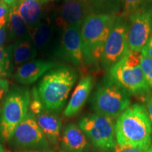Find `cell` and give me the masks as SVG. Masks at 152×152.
I'll list each match as a JSON object with an SVG mask.
<instances>
[{
	"instance_id": "obj_1",
	"label": "cell",
	"mask_w": 152,
	"mask_h": 152,
	"mask_svg": "<svg viewBox=\"0 0 152 152\" xmlns=\"http://www.w3.org/2000/svg\"><path fill=\"white\" fill-rule=\"evenodd\" d=\"M116 144L135 147H150L152 143V124L141 104L130 105L115 123Z\"/></svg>"
},
{
	"instance_id": "obj_2",
	"label": "cell",
	"mask_w": 152,
	"mask_h": 152,
	"mask_svg": "<svg viewBox=\"0 0 152 152\" xmlns=\"http://www.w3.org/2000/svg\"><path fill=\"white\" fill-rule=\"evenodd\" d=\"M77 79V72L68 66H58L45 74L37 90L44 109L54 113L59 112Z\"/></svg>"
},
{
	"instance_id": "obj_3",
	"label": "cell",
	"mask_w": 152,
	"mask_h": 152,
	"mask_svg": "<svg viewBox=\"0 0 152 152\" xmlns=\"http://www.w3.org/2000/svg\"><path fill=\"white\" fill-rule=\"evenodd\" d=\"M118 15L92 14L80 27L85 66L100 65L104 45Z\"/></svg>"
},
{
	"instance_id": "obj_4",
	"label": "cell",
	"mask_w": 152,
	"mask_h": 152,
	"mask_svg": "<svg viewBox=\"0 0 152 152\" xmlns=\"http://www.w3.org/2000/svg\"><path fill=\"white\" fill-rule=\"evenodd\" d=\"M141 52L129 50L108 71L107 77L130 95L146 96L151 93L141 67Z\"/></svg>"
},
{
	"instance_id": "obj_5",
	"label": "cell",
	"mask_w": 152,
	"mask_h": 152,
	"mask_svg": "<svg viewBox=\"0 0 152 152\" xmlns=\"http://www.w3.org/2000/svg\"><path fill=\"white\" fill-rule=\"evenodd\" d=\"M30 94L28 89L14 87L9 91L0 110V137L10 140L17 126L28 113Z\"/></svg>"
},
{
	"instance_id": "obj_6",
	"label": "cell",
	"mask_w": 152,
	"mask_h": 152,
	"mask_svg": "<svg viewBox=\"0 0 152 152\" xmlns=\"http://www.w3.org/2000/svg\"><path fill=\"white\" fill-rule=\"evenodd\" d=\"M131 95L106 76L99 85L92 97V109L95 113L112 118H118L130 105Z\"/></svg>"
},
{
	"instance_id": "obj_7",
	"label": "cell",
	"mask_w": 152,
	"mask_h": 152,
	"mask_svg": "<svg viewBox=\"0 0 152 152\" xmlns=\"http://www.w3.org/2000/svg\"><path fill=\"white\" fill-rule=\"evenodd\" d=\"M78 126L99 151L109 152L115 149L116 141L113 118L94 113L83 117Z\"/></svg>"
},
{
	"instance_id": "obj_8",
	"label": "cell",
	"mask_w": 152,
	"mask_h": 152,
	"mask_svg": "<svg viewBox=\"0 0 152 152\" xmlns=\"http://www.w3.org/2000/svg\"><path fill=\"white\" fill-rule=\"evenodd\" d=\"M128 27V20L125 17L118 16L104 45L100 62L104 69L109 71L130 50Z\"/></svg>"
},
{
	"instance_id": "obj_9",
	"label": "cell",
	"mask_w": 152,
	"mask_h": 152,
	"mask_svg": "<svg viewBox=\"0 0 152 152\" xmlns=\"http://www.w3.org/2000/svg\"><path fill=\"white\" fill-rule=\"evenodd\" d=\"M127 17L129 49L141 52L152 37V4L142 7Z\"/></svg>"
},
{
	"instance_id": "obj_10",
	"label": "cell",
	"mask_w": 152,
	"mask_h": 152,
	"mask_svg": "<svg viewBox=\"0 0 152 152\" xmlns=\"http://www.w3.org/2000/svg\"><path fill=\"white\" fill-rule=\"evenodd\" d=\"M11 140L23 149H45L49 147L48 140L31 112H28L23 121L17 126Z\"/></svg>"
},
{
	"instance_id": "obj_11",
	"label": "cell",
	"mask_w": 152,
	"mask_h": 152,
	"mask_svg": "<svg viewBox=\"0 0 152 152\" xmlns=\"http://www.w3.org/2000/svg\"><path fill=\"white\" fill-rule=\"evenodd\" d=\"M56 55L76 67L85 66L80 28L70 27L63 30Z\"/></svg>"
},
{
	"instance_id": "obj_12",
	"label": "cell",
	"mask_w": 152,
	"mask_h": 152,
	"mask_svg": "<svg viewBox=\"0 0 152 152\" xmlns=\"http://www.w3.org/2000/svg\"><path fill=\"white\" fill-rule=\"evenodd\" d=\"M92 14L85 0H65L55 20L57 27L63 30L80 28L85 19Z\"/></svg>"
},
{
	"instance_id": "obj_13",
	"label": "cell",
	"mask_w": 152,
	"mask_h": 152,
	"mask_svg": "<svg viewBox=\"0 0 152 152\" xmlns=\"http://www.w3.org/2000/svg\"><path fill=\"white\" fill-rule=\"evenodd\" d=\"M57 66L56 63L50 61L33 60L17 67L14 77L23 85H30Z\"/></svg>"
},
{
	"instance_id": "obj_14",
	"label": "cell",
	"mask_w": 152,
	"mask_h": 152,
	"mask_svg": "<svg viewBox=\"0 0 152 152\" xmlns=\"http://www.w3.org/2000/svg\"><path fill=\"white\" fill-rule=\"evenodd\" d=\"M93 85L94 80L90 75L83 76L80 80L64 111L65 116L73 117L81 111L90 96Z\"/></svg>"
},
{
	"instance_id": "obj_15",
	"label": "cell",
	"mask_w": 152,
	"mask_h": 152,
	"mask_svg": "<svg viewBox=\"0 0 152 152\" xmlns=\"http://www.w3.org/2000/svg\"><path fill=\"white\" fill-rule=\"evenodd\" d=\"M62 147L67 152H87L90 142L78 125L68 124L64 128L61 137Z\"/></svg>"
},
{
	"instance_id": "obj_16",
	"label": "cell",
	"mask_w": 152,
	"mask_h": 152,
	"mask_svg": "<svg viewBox=\"0 0 152 152\" xmlns=\"http://www.w3.org/2000/svg\"><path fill=\"white\" fill-rule=\"evenodd\" d=\"M36 121L49 143L58 145L61 140V121L56 114L44 110L40 113L35 115Z\"/></svg>"
},
{
	"instance_id": "obj_17",
	"label": "cell",
	"mask_w": 152,
	"mask_h": 152,
	"mask_svg": "<svg viewBox=\"0 0 152 152\" xmlns=\"http://www.w3.org/2000/svg\"><path fill=\"white\" fill-rule=\"evenodd\" d=\"M52 31L53 28L50 19L43 18L37 23L28 27V38L36 49H42L49 44Z\"/></svg>"
},
{
	"instance_id": "obj_18",
	"label": "cell",
	"mask_w": 152,
	"mask_h": 152,
	"mask_svg": "<svg viewBox=\"0 0 152 152\" xmlns=\"http://www.w3.org/2000/svg\"><path fill=\"white\" fill-rule=\"evenodd\" d=\"M19 14L29 26H33L44 18L42 3L38 0H17Z\"/></svg>"
},
{
	"instance_id": "obj_19",
	"label": "cell",
	"mask_w": 152,
	"mask_h": 152,
	"mask_svg": "<svg viewBox=\"0 0 152 152\" xmlns=\"http://www.w3.org/2000/svg\"><path fill=\"white\" fill-rule=\"evenodd\" d=\"M12 59L15 66L23 65L33 61L37 56V49L29 38L17 40L11 47Z\"/></svg>"
},
{
	"instance_id": "obj_20",
	"label": "cell",
	"mask_w": 152,
	"mask_h": 152,
	"mask_svg": "<svg viewBox=\"0 0 152 152\" xmlns=\"http://www.w3.org/2000/svg\"><path fill=\"white\" fill-rule=\"evenodd\" d=\"M7 25L10 37L12 39L19 40L28 37V26L19 14L16 1L9 5V19Z\"/></svg>"
},
{
	"instance_id": "obj_21",
	"label": "cell",
	"mask_w": 152,
	"mask_h": 152,
	"mask_svg": "<svg viewBox=\"0 0 152 152\" xmlns=\"http://www.w3.org/2000/svg\"><path fill=\"white\" fill-rule=\"evenodd\" d=\"M92 14H118L120 12V0H85Z\"/></svg>"
},
{
	"instance_id": "obj_22",
	"label": "cell",
	"mask_w": 152,
	"mask_h": 152,
	"mask_svg": "<svg viewBox=\"0 0 152 152\" xmlns=\"http://www.w3.org/2000/svg\"><path fill=\"white\" fill-rule=\"evenodd\" d=\"M152 4V0H120V12L123 17L129 15L138 9Z\"/></svg>"
},
{
	"instance_id": "obj_23",
	"label": "cell",
	"mask_w": 152,
	"mask_h": 152,
	"mask_svg": "<svg viewBox=\"0 0 152 152\" xmlns=\"http://www.w3.org/2000/svg\"><path fill=\"white\" fill-rule=\"evenodd\" d=\"M141 67L143 71L144 78L149 89L152 90V58L147 56H142Z\"/></svg>"
},
{
	"instance_id": "obj_24",
	"label": "cell",
	"mask_w": 152,
	"mask_h": 152,
	"mask_svg": "<svg viewBox=\"0 0 152 152\" xmlns=\"http://www.w3.org/2000/svg\"><path fill=\"white\" fill-rule=\"evenodd\" d=\"M11 48L5 49L0 47V67L9 71Z\"/></svg>"
},
{
	"instance_id": "obj_25",
	"label": "cell",
	"mask_w": 152,
	"mask_h": 152,
	"mask_svg": "<svg viewBox=\"0 0 152 152\" xmlns=\"http://www.w3.org/2000/svg\"><path fill=\"white\" fill-rule=\"evenodd\" d=\"M9 5L0 1V28L6 26L8 22Z\"/></svg>"
},
{
	"instance_id": "obj_26",
	"label": "cell",
	"mask_w": 152,
	"mask_h": 152,
	"mask_svg": "<svg viewBox=\"0 0 152 152\" xmlns=\"http://www.w3.org/2000/svg\"><path fill=\"white\" fill-rule=\"evenodd\" d=\"M149 147H135L128 145H121L116 144L114 152H148Z\"/></svg>"
},
{
	"instance_id": "obj_27",
	"label": "cell",
	"mask_w": 152,
	"mask_h": 152,
	"mask_svg": "<svg viewBox=\"0 0 152 152\" xmlns=\"http://www.w3.org/2000/svg\"><path fill=\"white\" fill-rule=\"evenodd\" d=\"M9 91V83L8 80L6 78H0V110Z\"/></svg>"
},
{
	"instance_id": "obj_28",
	"label": "cell",
	"mask_w": 152,
	"mask_h": 152,
	"mask_svg": "<svg viewBox=\"0 0 152 152\" xmlns=\"http://www.w3.org/2000/svg\"><path fill=\"white\" fill-rule=\"evenodd\" d=\"M145 108L147 110L148 116L152 124V93L151 92L145 97Z\"/></svg>"
},
{
	"instance_id": "obj_29",
	"label": "cell",
	"mask_w": 152,
	"mask_h": 152,
	"mask_svg": "<svg viewBox=\"0 0 152 152\" xmlns=\"http://www.w3.org/2000/svg\"><path fill=\"white\" fill-rule=\"evenodd\" d=\"M141 54L142 56L149 57L152 58V37L149 39L147 43L142 50Z\"/></svg>"
},
{
	"instance_id": "obj_30",
	"label": "cell",
	"mask_w": 152,
	"mask_h": 152,
	"mask_svg": "<svg viewBox=\"0 0 152 152\" xmlns=\"http://www.w3.org/2000/svg\"><path fill=\"white\" fill-rule=\"evenodd\" d=\"M7 34H8V29H7V26L0 28V47H1L7 39Z\"/></svg>"
},
{
	"instance_id": "obj_31",
	"label": "cell",
	"mask_w": 152,
	"mask_h": 152,
	"mask_svg": "<svg viewBox=\"0 0 152 152\" xmlns=\"http://www.w3.org/2000/svg\"><path fill=\"white\" fill-rule=\"evenodd\" d=\"M8 70L0 67V78H4V77L9 75Z\"/></svg>"
},
{
	"instance_id": "obj_32",
	"label": "cell",
	"mask_w": 152,
	"mask_h": 152,
	"mask_svg": "<svg viewBox=\"0 0 152 152\" xmlns=\"http://www.w3.org/2000/svg\"><path fill=\"white\" fill-rule=\"evenodd\" d=\"M23 152H54V151L48 149H45L33 150V151H23Z\"/></svg>"
},
{
	"instance_id": "obj_33",
	"label": "cell",
	"mask_w": 152,
	"mask_h": 152,
	"mask_svg": "<svg viewBox=\"0 0 152 152\" xmlns=\"http://www.w3.org/2000/svg\"><path fill=\"white\" fill-rule=\"evenodd\" d=\"M0 1H3V2L7 4L8 5H11V4H12L16 2L17 0H0Z\"/></svg>"
},
{
	"instance_id": "obj_34",
	"label": "cell",
	"mask_w": 152,
	"mask_h": 152,
	"mask_svg": "<svg viewBox=\"0 0 152 152\" xmlns=\"http://www.w3.org/2000/svg\"><path fill=\"white\" fill-rule=\"evenodd\" d=\"M0 152H7L6 149L2 147V145H1V144H0Z\"/></svg>"
},
{
	"instance_id": "obj_35",
	"label": "cell",
	"mask_w": 152,
	"mask_h": 152,
	"mask_svg": "<svg viewBox=\"0 0 152 152\" xmlns=\"http://www.w3.org/2000/svg\"><path fill=\"white\" fill-rule=\"evenodd\" d=\"M38 1H40L41 3L44 4V3H46V2H47V1H49V0H38Z\"/></svg>"
},
{
	"instance_id": "obj_36",
	"label": "cell",
	"mask_w": 152,
	"mask_h": 152,
	"mask_svg": "<svg viewBox=\"0 0 152 152\" xmlns=\"http://www.w3.org/2000/svg\"><path fill=\"white\" fill-rule=\"evenodd\" d=\"M148 152H152V143L151 144V146H150V147H149V151H148Z\"/></svg>"
},
{
	"instance_id": "obj_37",
	"label": "cell",
	"mask_w": 152,
	"mask_h": 152,
	"mask_svg": "<svg viewBox=\"0 0 152 152\" xmlns=\"http://www.w3.org/2000/svg\"><path fill=\"white\" fill-rule=\"evenodd\" d=\"M60 152H67V151H60Z\"/></svg>"
}]
</instances>
